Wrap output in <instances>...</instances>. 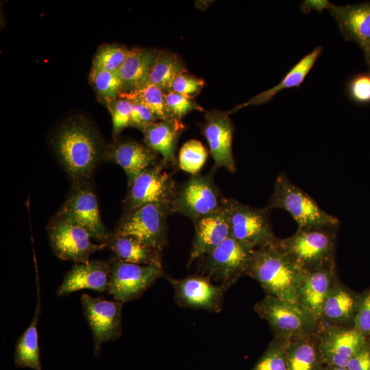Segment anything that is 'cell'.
<instances>
[{
  "instance_id": "obj_36",
  "label": "cell",
  "mask_w": 370,
  "mask_h": 370,
  "mask_svg": "<svg viewBox=\"0 0 370 370\" xmlns=\"http://www.w3.org/2000/svg\"><path fill=\"white\" fill-rule=\"evenodd\" d=\"M165 102L173 116L180 122L192 110L204 111V108L193 98L173 91L165 93Z\"/></svg>"
},
{
  "instance_id": "obj_31",
  "label": "cell",
  "mask_w": 370,
  "mask_h": 370,
  "mask_svg": "<svg viewBox=\"0 0 370 370\" xmlns=\"http://www.w3.org/2000/svg\"><path fill=\"white\" fill-rule=\"evenodd\" d=\"M356 299L346 290L340 287L332 288L323 310V316L332 321H344L353 313Z\"/></svg>"
},
{
  "instance_id": "obj_45",
  "label": "cell",
  "mask_w": 370,
  "mask_h": 370,
  "mask_svg": "<svg viewBox=\"0 0 370 370\" xmlns=\"http://www.w3.org/2000/svg\"><path fill=\"white\" fill-rule=\"evenodd\" d=\"M330 368L328 370H348L347 368H342V367H332Z\"/></svg>"
},
{
  "instance_id": "obj_41",
  "label": "cell",
  "mask_w": 370,
  "mask_h": 370,
  "mask_svg": "<svg viewBox=\"0 0 370 370\" xmlns=\"http://www.w3.org/2000/svg\"><path fill=\"white\" fill-rule=\"evenodd\" d=\"M355 328L365 336H370V291L359 306L355 319Z\"/></svg>"
},
{
  "instance_id": "obj_37",
  "label": "cell",
  "mask_w": 370,
  "mask_h": 370,
  "mask_svg": "<svg viewBox=\"0 0 370 370\" xmlns=\"http://www.w3.org/2000/svg\"><path fill=\"white\" fill-rule=\"evenodd\" d=\"M253 370H288L286 351L281 345H270Z\"/></svg>"
},
{
  "instance_id": "obj_33",
  "label": "cell",
  "mask_w": 370,
  "mask_h": 370,
  "mask_svg": "<svg viewBox=\"0 0 370 370\" xmlns=\"http://www.w3.org/2000/svg\"><path fill=\"white\" fill-rule=\"evenodd\" d=\"M208 158V152L202 143L197 140L185 143L180 151L179 167L192 175L197 174Z\"/></svg>"
},
{
  "instance_id": "obj_19",
  "label": "cell",
  "mask_w": 370,
  "mask_h": 370,
  "mask_svg": "<svg viewBox=\"0 0 370 370\" xmlns=\"http://www.w3.org/2000/svg\"><path fill=\"white\" fill-rule=\"evenodd\" d=\"M365 343V336L356 328L333 329L323 336L319 349L330 365L347 368L351 359Z\"/></svg>"
},
{
  "instance_id": "obj_9",
  "label": "cell",
  "mask_w": 370,
  "mask_h": 370,
  "mask_svg": "<svg viewBox=\"0 0 370 370\" xmlns=\"http://www.w3.org/2000/svg\"><path fill=\"white\" fill-rule=\"evenodd\" d=\"M170 207L152 204L130 211L114 234L134 237L162 251L166 244V218Z\"/></svg>"
},
{
  "instance_id": "obj_26",
  "label": "cell",
  "mask_w": 370,
  "mask_h": 370,
  "mask_svg": "<svg viewBox=\"0 0 370 370\" xmlns=\"http://www.w3.org/2000/svg\"><path fill=\"white\" fill-rule=\"evenodd\" d=\"M106 245L123 262L162 267L161 251L134 237L114 234Z\"/></svg>"
},
{
  "instance_id": "obj_25",
  "label": "cell",
  "mask_w": 370,
  "mask_h": 370,
  "mask_svg": "<svg viewBox=\"0 0 370 370\" xmlns=\"http://www.w3.org/2000/svg\"><path fill=\"white\" fill-rule=\"evenodd\" d=\"M323 51L320 46L315 47L312 51L304 56L285 75L282 79L275 86L264 90L253 97L249 101L236 106L230 112L254 105H262L268 103L278 92L284 89L299 87L304 82L314 63ZM229 112V113H230Z\"/></svg>"
},
{
  "instance_id": "obj_44",
  "label": "cell",
  "mask_w": 370,
  "mask_h": 370,
  "mask_svg": "<svg viewBox=\"0 0 370 370\" xmlns=\"http://www.w3.org/2000/svg\"><path fill=\"white\" fill-rule=\"evenodd\" d=\"M363 51L367 64L370 70V41L360 46Z\"/></svg>"
},
{
  "instance_id": "obj_38",
  "label": "cell",
  "mask_w": 370,
  "mask_h": 370,
  "mask_svg": "<svg viewBox=\"0 0 370 370\" xmlns=\"http://www.w3.org/2000/svg\"><path fill=\"white\" fill-rule=\"evenodd\" d=\"M204 81L186 72L177 75L173 80L171 91L193 98L204 86Z\"/></svg>"
},
{
  "instance_id": "obj_4",
  "label": "cell",
  "mask_w": 370,
  "mask_h": 370,
  "mask_svg": "<svg viewBox=\"0 0 370 370\" xmlns=\"http://www.w3.org/2000/svg\"><path fill=\"white\" fill-rule=\"evenodd\" d=\"M337 227L298 228L291 236L278 239L277 246L304 271L333 261Z\"/></svg>"
},
{
  "instance_id": "obj_24",
  "label": "cell",
  "mask_w": 370,
  "mask_h": 370,
  "mask_svg": "<svg viewBox=\"0 0 370 370\" xmlns=\"http://www.w3.org/2000/svg\"><path fill=\"white\" fill-rule=\"evenodd\" d=\"M158 51L134 48L130 50L126 60L117 71L123 91L129 92L149 83V75Z\"/></svg>"
},
{
  "instance_id": "obj_17",
  "label": "cell",
  "mask_w": 370,
  "mask_h": 370,
  "mask_svg": "<svg viewBox=\"0 0 370 370\" xmlns=\"http://www.w3.org/2000/svg\"><path fill=\"white\" fill-rule=\"evenodd\" d=\"M195 237L188 265L210 253L230 236L225 207L194 221Z\"/></svg>"
},
{
  "instance_id": "obj_43",
  "label": "cell",
  "mask_w": 370,
  "mask_h": 370,
  "mask_svg": "<svg viewBox=\"0 0 370 370\" xmlns=\"http://www.w3.org/2000/svg\"><path fill=\"white\" fill-rule=\"evenodd\" d=\"M331 3L328 1H306L301 5V9L304 12H309L315 10L321 12L323 9H327Z\"/></svg>"
},
{
  "instance_id": "obj_1",
  "label": "cell",
  "mask_w": 370,
  "mask_h": 370,
  "mask_svg": "<svg viewBox=\"0 0 370 370\" xmlns=\"http://www.w3.org/2000/svg\"><path fill=\"white\" fill-rule=\"evenodd\" d=\"M58 156L75 180L88 177L101 156V143L96 132L84 120L68 121L54 138Z\"/></svg>"
},
{
  "instance_id": "obj_27",
  "label": "cell",
  "mask_w": 370,
  "mask_h": 370,
  "mask_svg": "<svg viewBox=\"0 0 370 370\" xmlns=\"http://www.w3.org/2000/svg\"><path fill=\"white\" fill-rule=\"evenodd\" d=\"M39 313L40 301L38 299L34 317L31 324L18 338L16 343L14 362L17 367L42 370L40 359L37 330Z\"/></svg>"
},
{
  "instance_id": "obj_39",
  "label": "cell",
  "mask_w": 370,
  "mask_h": 370,
  "mask_svg": "<svg viewBox=\"0 0 370 370\" xmlns=\"http://www.w3.org/2000/svg\"><path fill=\"white\" fill-rule=\"evenodd\" d=\"M350 97L356 102H370V73H361L354 77L349 84Z\"/></svg>"
},
{
  "instance_id": "obj_2",
  "label": "cell",
  "mask_w": 370,
  "mask_h": 370,
  "mask_svg": "<svg viewBox=\"0 0 370 370\" xmlns=\"http://www.w3.org/2000/svg\"><path fill=\"white\" fill-rule=\"evenodd\" d=\"M305 273L276 243L254 250L247 275L258 281L269 295L298 302Z\"/></svg>"
},
{
  "instance_id": "obj_42",
  "label": "cell",
  "mask_w": 370,
  "mask_h": 370,
  "mask_svg": "<svg viewBox=\"0 0 370 370\" xmlns=\"http://www.w3.org/2000/svg\"><path fill=\"white\" fill-rule=\"evenodd\" d=\"M347 368L348 370H370V347L367 343L351 359Z\"/></svg>"
},
{
  "instance_id": "obj_22",
  "label": "cell",
  "mask_w": 370,
  "mask_h": 370,
  "mask_svg": "<svg viewBox=\"0 0 370 370\" xmlns=\"http://www.w3.org/2000/svg\"><path fill=\"white\" fill-rule=\"evenodd\" d=\"M184 129L183 123L157 121L147 125L141 131L147 146L156 153L160 154L162 156V162L168 166L176 162L177 141Z\"/></svg>"
},
{
  "instance_id": "obj_30",
  "label": "cell",
  "mask_w": 370,
  "mask_h": 370,
  "mask_svg": "<svg viewBox=\"0 0 370 370\" xmlns=\"http://www.w3.org/2000/svg\"><path fill=\"white\" fill-rule=\"evenodd\" d=\"M286 358L288 370H317V349L306 336L296 337L287 349Z\"/></svg>"
},
{
  "instance_id": "obj_29",
  "label": "cell",
  "mask_w": 370,
  "mask_h": 370,
  "mask_svg": "<svg viewBox=\"0 0 370 370\" xmlns=\"http://www.w3.org/2000/svg\"><path fill=\"white\" fill-rule=\"evenodd\" d=\"M184 72H186L185 64L177 55L169 51H159L151 70L149 82L167 93L171 91L175 78Z\"/></svg>"
},
{
  "instance_id": "obj_21",
  "label": "cell",
  "mask_w": 370,
  "mask_h": 370,
  "mask_svg": "<svg viewBox=\"0 0 370 370\" xmlns=\"http://www.w3.org/2000/svg\"><path fill=\"white\" fill-rule=\"evenodd\" d=\"M328 10L347 40L359 46L370 41V2L346 5L330 3Z\"/></svg>"
},
{
  "instance_id": "obj_6",
  "label": "cell",
  "mask_w": 370,
  "mask_h": 370,
  "mask_svg": "<svg viewBox=\"0 0 370 370\" xmlns=\"http://www.w3.org/2000/svg\"><path fill=\"white\" fill-rule=\"evenodd\" d=\"M230 236L243 245L257 249L275 245L278 239L274 234L269 220V209L257 208L234 199H227Z\"/></svg>"
},
{
  "instance_id": "obj_20",
  "label": "cell",
  "mask_w": 370,
  "mask_h": 370,
  "mask_svg": "<svg viewBox=\"0 0 370 370\" xmlns=\"http://www.w3.org/2000/svg\"><path fill=\"white\" fill-rule=\"evenodd\" d=\"M333 261L306 271L298 292V303L317 320L323 316L325 302L330 293L333 275Z\"/></svg>"
},
{
  "instance_id": "obj_5",
  "label": "cell",
  "mask_w": 370,
  "mask_h": 370,
  "mask_svg": "<svg viewBox=\"0 0 370 370\" xmlns=\"http://www.w3.org/2000/svg\"><path fill=\"white\" fill-rule=\"evenodd\" d=\"M212 173L193 175L177 188L171 204V214H183L194 222L223 208L227 199L216 186Z\"/></svg>"
},
{
  "instance_id": "obj_23",
  "label": "cell",
  "mask_w": 370,
  "mask_h": 370,
  "mask_svg": "<svg viewBox=\"0 0 370 370\" xmlns=\"http://www.w3.org/2000/svg\"><path fill=\"white\" fill-rule=\"evenodd\" d=\"M110 156L125 172L128 184L141 172L158 164L156 153L135 140L117 143L112 149Z\"/></svg>"
},
{
  "instance_id": "obj_16",
  "label": "cell",
  "mask_w": 370,
  "mask_h": 370,
  "mask_svg": "<svg viewBox=\"0 0 370 370\" xmlns=\"http://www.w3.org/2000/svg\"><path fill=\"white\" fill-rule=\"evenodd\" d=\"M228 114L216 110L207 111L201 128L208 141L214 169L223 167L233 173L236 171L232 153L234 125Z\"/></svg>"
},
{
  "instance_id": "obj_12",
  "label": "cell",
  "mask_w": 370,
  "mask_h": 370,
  "mask_svg": "<svg viewBox=\"0 0 370 370\" xmlns=\"http://www.w3.org/2000/svg\"><path fill=\"white\" fill-rule=\"evenodd\" d=\"M83 313L91 329L94 354L98 355L102 344L119 338L122 334L121 310L123 302L110 301L83 293L80 298Z\"/></svg>"
},
{
  "instance_id": "obj_7",
  "label": "cell",
  "mask_w": 370,
  "mask_h": 370,
  "mask_svg": "<svg viewBox=\"0 0 370 370\" xmlns=\"http://www.w3.org/2000/svg\"><path fill=\"white\" fill-rule=\"evenodd\" d=\"M255 310L269 323L277 336L285 340L304 336L316 321L299 303L270 295L258 302Z\"/></svg>"
},
{
  "instance_id": "obj_35",
  "label": "cell",
  "mask_w": 370,
  "mask_h": 370,
  "mask_svg": "<svg viewBox=\"0 0 370 370\" xmlns=\"http://www.w3.org/2000/svg\"><path fill=\"white\" fill-rule=\"evenodd\" d=\"M112 121L114 136L131 126L132 102L121 98L107 102Z\"/></svg>"
},
{
  "instance_id": "obj_13",
  "label": "cell",
  "mask_w": 370,
  "mask_h": 370,
  "mask_svg": "<svg viewBox=\"0 0 370 370\" xmlns=\"http://www.w3.org/2000/svg\"><path fill=\"white\" fill-rule=\"evenodd\" d=\"M163 277L173 286L175 299L180 306L214 312L221 310L228 286L221 284L215 285L208 277L203 275L176 279L164 274Z\"/></svg>"
},
{
  "instance_id": "obj_11",
  "label": "cell",
  "mask_w": 370,
  "mask_h": 370,
  "mask_svg": "<svg viewBox=\"0 0 370 370\" xmlns=\"http://www.w3.org/2000/svg\"><path fill=\"white\" fill-rule=\"evenodd\" d=\"M164 163H158L138 175L130 183L126 197L130 211L147 204H164L171 207L177 186Z\"/></svg>"
},
{
  "instance_id": "obj_18",
  "label": "cell",
  "mask_w": 370,
  "mask_h": 370,
  "mask_svg": "<svg viewBox=\"0 0 370 370\" xmlns=\"http://www.w3.org/2000/svg\"><path fill=\"white\" fill-rule=\"evenodd\" d=\"M110 263L92 260L76 263L64 275L58 288V296H66L82 289H90L102 293L108 289L110 279Z\"/></svg>"
},
{
  "instance_id": "obj_15",
  "label": "cell",
  "mask_w": 370,
  "mask_h": 370,
  "mask_svg": "<svg viewBox=\"0 0 370 370\" xmlns=\"http://www.w3.org/2000/svg\"><path fill=\"white\" fill-rule=\"evenodd\" d=\"M57 218L82 227L100 243L107 244L111 237L101 219L97 197L88 187L73 192Z\"/></svg>"
},
{
  "instance_id": "obj_40",
  "label": "cell",
  "mask_w": 370,
  "mask_h": 370,
  "mask_svg": "<svg viewBox=\"0 0 370 370\" xmlns=\"http://www.w3.org/2000/svg\"><path fill=\"white\" fill-rule=\"evenodd\" d=\"M158 121L147 107L132 102L131 126L142 130L147 125Z\"/></svg>"
},
{
  "instance_id": "obj_34",
  "label": "cell",
  "mask_w": 370,
  "mask_h": 370,
  "mask_svg": "<svg viewBox=\"0 0 370 370\" xmlns=\"http://www.w3.org/2000/svg\"><path fill=\"white\" fill-rule=\"evenodd\" d=\"M130 50L117 45H106L97 51L92 69L118 71L126 60Z\"/></svg>"
},
{
  "instance_id": "obj_28",
  "label": "cell",
  "mask_w": 370,
  "mask_h": 370,
  "mask_svg": "<svg viewBox=\"0 0 370 370\" xmlns=\"http://www.w3.org/2000/svg\"><path fill=\"white\" fill-rule=\"evenodd\" d=\"M119 98L125 99L132 103L147 107L158 121L182 123L177 120L169 111L165 102V93L150 82L140 88L129 92H122Z\"/></svg>"
},
{
  "instance_id": "obj_8",
  "label": "cell",
  "mask_w": 370,
  "mask_h": 370,
  "mask_svg": "<svg viewBox=\"0 0 370 370\" xmlns=\"http://www.w3.org/2000/svg\"><path fill=\"white\" fill-rule=\"evenodd\" d=\"M108 292L116 301H130L140 298L159 278L162 267L126 262L117 257L111 260Z\"/></svg>"
},
{
  "instance_id": "obj_32",
  "label": "cell",
  "mask_w": 370,
  "mask_h": 370,
  "mask_svg": "<svg viewBox=\"0 0 370 370\" xmlns=\"http://www.w3.org/2000/svg\"><path fill=\"white\" fill-rule=\"evenodd\" d=\"M90 77L97 92L107 102L119 98L123 91L117 71L91 69Z\"/></svg>"
},
{
  "instance_id": "obj_3",
  "label": "cell",
  "mask_w": 370,
  "mask_h": 370,
  "mask_svg": "<svg viewBox=\"0 0 370 370\" xmlns=\"http://www.w3.org/2000/svg\"><path fill=\"white\" fill-rule=\"evenodd\" d=\"M288 212L298 228L338 227V220L321 209L304 190L281 173L277 177L273 193L267 206Z\"/></svg>"
},
{
  "instance_id": "obj_10",
  "label": "cell",
  "mask_w": 370,
  "mask_h": 370,
  "mask_svg": "<svg viewBox=\"0 0 370 370\" xmlns=\"http://www.w3.org/2000/svg\"><path fill=\"white\" fill-rule=\"evenodd\" d=\"M254 250L230 236L201 258L208 278L230 287L241 276L247 275Z\"/></svg>"
},
{
  "instance_id": "obj_14",
  "label": "cell",
  "mask_w": 370,
  "mask_h": 370,
  "mask_svg": "<svg viewBox=\"0 0 370 370\" xmlns=\"http://www.w3.org/2000/svg\"><path fill=\"white\" fill-rule=\"evenodd\" d=\"M49 240L54 254L60 259L77 263L89 261V256L107 247L106 243L91 242L82 227L57 218L49 227Z\"/></svg>"
}]
</instances>
